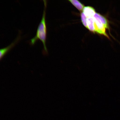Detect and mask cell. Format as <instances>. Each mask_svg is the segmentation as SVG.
Instances as JSON below:
<instances>
[{
  "label": "cell",
  "mask_w": 120,
  "mask_h": 120,
  "mask_svg": "<svg viewBox=\"0 0 120 120\" xmlns=\"http://www.w3.org/2000/svg\"><path fill=\"white\" fill-rule=\"evenodd\" d=\"M45 7L43 11L42 17L41 22L39 24L37 31L36 35L33 38L31 39V44L34 45L38 40H41L43 43L45 52H47L46 46V40L47 36V27L46 22V1H44Z\"/></svg>",
  "instance_id": "obj_1"
},
{
  "label": "cell",
  "mask_w": 120,
  "mask_h": 120,
  "mask_svg": "<svg viewBox=\"0 0 120 120\" xmlns=\"http://www.w3.org/2000/svg\"><path fill=\"white\" fill-rule=\"evenodd\" d=\"M93 18L94 19L95 32L100 34H103L109 38V37L106 32L105 28L98 18L95 14Z\"/></svg>",
  "instance_id": "obj_2"
},
{
  "label": "cell",
  "mask_w": 120,
  "mask_h": 120,
  "mask_svg": "<svg viewBox=\"0 0 120 120\" xmlns=\"http://www.w3.org/2000/svg\"><path fill=\"white\" fill-rule=\"evenodd\" d=\"M20 37H18L12 43L9 45L4 48L0 49V61L10 51L11 49L14 47L15 45L19 41Z\"/></svg>",
  "instance_id": "obj_3"
},
{
  "label": "cell",
  "mask_w": 120,
  "mask_h": 120,
  "mask_svg": "<svg viewBox=\"0 0 120 120\" xmlns=\"http://www.w3.org/2000/svg\"><path fill=\"white\" fill-rule=\"evenodd\" d=\"M82 11L87 18L93 17L96 13L94 8L90 6L85 7Z\"/></svg>",
  "instance_id": "obj_4"
},
{
  "label": "cell",
  "mask_w": 120,
  "mask_h": 120,
  "mask_svg": "<svg viewBox=\"0 0 120 120\" xmlns=\"http://www.w3.org/2000/svg\"><path fill=\"white\" fill-rule=\"evenodd\" d=\"M87 24L88 29L91 32H95L94 21L93 17L87 18Z\"/></svg>",
  "instance_id": "obj_5"
},
{
  "label": "cell",
  "mask_w": 120,
  "mask_h": 120,
  "mask_svg": "<svg viewBox=\"0 0 120 120\" xmlns=\"http://www.w3.org/2000/svg\"><path fill=\"white\" fill-rule=\"evenodd\" d=\"M69 1L79 11H83V9L85 7L84 5L80 1L77 0H70Z\"/></svg>",
  "instance_id": "obj_6"
},
{
  "label": "cell",
  "mask_w": 120,
  "mask_h": 120,
  "mask_svg": "<svg viewBox=\"0 0 120 120\" xmlns=\"http://www.w3.org/2000/svg\"><path fill=\"white\" fill-rule=\"evenodd\" d=\"M95 14L101 21L102 23L104 25L105 28L109 29V23L107 19L99 13H96Z\"/></svg>",
  "instance_id": "obj_7"
},
{
  "label": "cell",
  "mask_w": 120,
  "mask_h": 120,
  "mask_svg": "<svg viewBox=\"0 0 120 120\" xmlns=\"http://www.w3.org/2000/svg\"><path fill=\"white\" fill-rule=\"evenodd\" d=\"M81 17L82 24L85 27L88 28L87 25V17L84 14L83 12H82L81 13Z\"/></svg>",
  "instance_id": "obj_8"
}]
</instances>
